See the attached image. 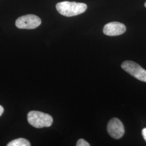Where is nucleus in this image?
Segmentation results:
<instances>
[{
    "mask_svg": "<svg viewBox=\"0 0 146 146\" xmlns=\"http://www.w3.org/2000/svg\"><path fill=\"white\" fill-rule=\"evenodd\" d=\"M58 12L66 17H72L84 13L87 9V5L83 3L63 1L56 5Z\"/></svg>",
    "mask_w": 146,
    "mask_h": 146,
    "instance_id": "nucleus-1",
    "label": "nucleus"
},
{
    "mask_svg": "<svg viewBox=\"0 0 146 146\" xmlns=\"http://www.w3.org/2000/svg\"><path fill=\"white\" fill-rule=\"evenodd\" d=\"M27 119L31 125L37 128L49 127L53 122L52 116L38 111H31L27 115Z\"/></svg>",
    "mask_w": 146,
    "mask_h": 146,
    "instance_id": "nucleus-2",
    "label": "nucleus"
},
{
    "mask_svg": "<svg viewBox=\"0 0 146 146\" xmlns=\"http://www.w3.org/2000/svg\"><path fill=\"white\" fill-rule=\"evenodd\" d=\"M121 68L134 78L146 82V70L137 63L131 61H125L121 64Z\"/></svg>",
    "mask_w": 146,
    "mask_h": 146,
    "instance_id": "nucleus-3",
    "label": "nucleus"
},
{
    "mask_svg": "<svg viewBox=\"0 0 146 146\" xmlns=\"http://www.w3.org/2000/svg\"><path fill=\"white\" fill-rule=\"evenodd\" d=\"M41 24L40 18L33 14L22 16L16 21V26L20 29H33Z\"/></svg>",
    "mask_w": 146,
    "mask_h": 146,
    "instance_id": "nucleus-4",
    "label": "nucleus"
},
{
    "mask_svg": "<svg viewBox=\"0 0 146 146\" xmlns=\"http://www.w3.org/2000/svg\"><path fill=\"white\" fill-rule=\"evenodd\" d=\"M107 131L111 137L115 139H119L125 134V128L119 119L114 117L110 120L108 123Z\"/></svg>",
    "mask_w": 146,
    "mask_h": 146,
    "instance_id": "nucleus-5",
    "label": "nucleus"
},
{
    "mask_svg": "<svg viewBox=\"0 0 146 146\" xmlns=\"http://www.w3.org/2000/svg\"><path fill=\"white\" fill-rule=\"evenodd\" d=\"M126 31L125 25L119 22H111L106 24L103 29L105 35L115 36L123 34Z\"/></svg>",
    "mask_w": 146,
    "mask_h": 146,
    "instance_id": "nucleus-6",
    "label": "nucleus"
},
{
    "mask_svg": "<svg viewBox=\"0 0 146 146\" xmlns=\"http://www.w3.org/2000/svg\"><path fill=\"white\" fill-rule=\"evenodd\" d=\"M8 146H31L29 141L23 138H19L11 141L7 145Z\"/></svg>",
    "mask_w": 146,
    "mask_h": 146,
    "instance_id": "nucleus-7",
    "label": "nucleus"
},
{
    "mask_svg": "<svg viewBox=\"0 0 146 146\" xmlns=\"http://www.w3.org/2000/svg\"><path fill=\"white\" fill-rule=\"evenodd\" d=\"M76 146H89L90 145L89 144L88 142L85 141L84 139H79L77 143H76Z\"/></svg>",
    "mask_w": 146,
    "mask_h": 146,
    "instance_id": "nucleus-8",
    "label": "nucleus"
},
{
    "mask_svg": "<svg viewBox=\"0 0 146 146\" xmlns=\"http://www.w3.org/2000/svg\"><path fill=\"white\" fill-rule=\"evenodd\" d=\"M142 136H143L144 139H145V141H146V128L142 129Z\"/></svg>",
    "mask_w": 146,
    "mask_h": 146,
    "instance_id": "nucleus-9",
    "label": "nucleus"
},
{
    "mask_svg": "<svg viewBox=\"0 0 146 146\" xmlns=\"http://www.w3.org/2000/svg\"><path fill=\"white\" fill-rule=\"evenodd\" d=\"M3 111H4V109H3V107L0 105V116L3 114Z\"/></svg>",
    "mask_w": 146,
    "mask_h": 146,
    "instance_id": "nucleus-10",
    "label": "nucleus"
},
{
    "mask_svg": "<svg viewBox=\"0 0 146 146\" xmlns=\"http://www.w3.org/2000/svg\"><path fill=\"white\" fill-rule=\"evenodd\" d=\"M145 7H146V2H145Z\"/></svg>",
    "mask_w": 146,
    "mask_h": 146,
    "instance_id": "nucleus-11",
    "label": "nucleus"
}]
</instances>
